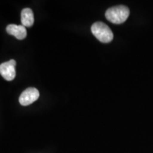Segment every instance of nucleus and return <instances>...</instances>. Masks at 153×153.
<instances>
[{"label":"nucleus","mask_w":153,"mask_h":153,"mask_svg":"<svg viewBox=\"0 0 153 153\" xmlns=\"http://www.w3.org/2000/svg\"><path fill=\"white\" fill-rule=\"evenodd\" d=\"M130 15V10L124 5L111 7L106 11V18L110 22L115 24H123L127 20Z\"/></svg>","instance_id":"obj_1"},{"label":"nucleus","mask_w":153,"mask_h":153,"mask_svg":"<svg viewBox=\"0 0 153 153\" xmlns=\"http://www.w3.org/2000/svg\"><path fill=\"white\" fill-rule=\"evenodd\" d=\"M91 32L101 43H110L114 38V33L110 28L103 22H96L91 26Z\"/></svg>","instance_id":"obj_2"},{"label":"nucleus","mask_w":153,"mask_h":153,"mask_svg":"<svg viewBox=\"0 0 153 153\" xmlns=\"http://www.w3.org/2000/svg\"><path fill=\"white\" fill-rule=\"evenodd\" d=\"M16 65L14 60H10L0 65V74L7 81H12L16 76Z\"/></svg>","instance_id":"obj_3"},{"label":"nucleus","mask_w":153,"mask_h":153,"mask_svg":"<svg viewBox=\"0 0 153 153\" xmlns=\"http://www.w3.org/2000/svg\"><path fill=\"white\" fill-rule=\"evenodd\" d=\"M39 91L36 88L29 87L24 90L19 97V103L22 106H28L39 98Z\"/></svg>","instance_id":"obj_4"},{"label":"nucleus","mask_w":153,"mask_h":153,"mask_svg":"<svg viewBox=\"0 0 153 153\" xmlns=\"http://www.w3.org/2000/svg\"><path fill=\"white\" fill-rule=\"evenodd\" d=\"M22 24L24 27H30L34 24L33 11L30 8H25L22 11Z\"/></svg>","instance_id":"obj_6"},{"label":"nucleus","mask_w":153,"mask_h":153,"mask_svg":"<svg viewBox=\"0 0 153 153\" xmlns=\"http://www.w3.org/2000/svg\"><path fill=\"white\" fill-rule=\"evenodd\" d=\"M7 32L19 40L24 39L27 36L26 28L23 25L9 24L7 26Z\"/></svg>","instance_id":"obj_5"}]
</instances>
